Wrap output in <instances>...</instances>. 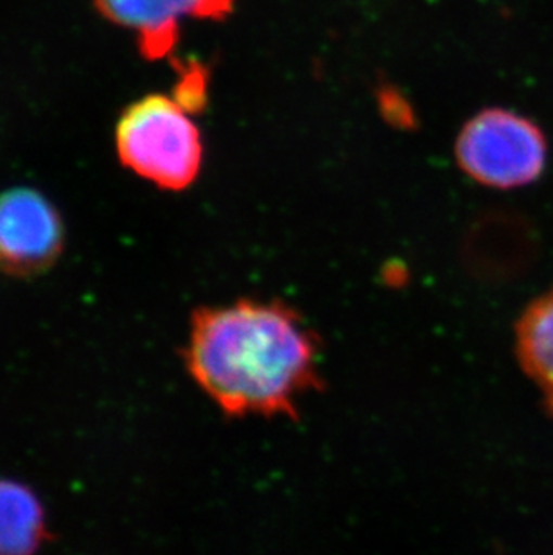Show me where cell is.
I'll return each mask as SVG.
<instances>
[{"instance_id": "obj_2", "label": "cell", "mask_w": 553, "mask_h": 555, "mask_svg": "<svg viewBox=\"0 0 553 555\" xmlns=\"http://www.w3.org/2000/svg\"><path fill=\"white\" fill-rule=\"evenodd\" d=\"M120 163L142 179L182 191L202 169V135L185 108L175 98L152 94L126 108L115 128Z\"/></svg>"}, {"instance_id": "obj_8", "label": "cell", "mask_w": 553, "mask_h": 555, "mask_svg": "<svg viewBox=\"0 0 553 555\" xmlns=\"http://www.w3.org/2000/svg\"><path fill=\"white\" fill-rule=\"evenodd\" d=\"M175 100L193 114L207 105V70L198 65L183 67L178 78Z\"/></svg>"}, {"instance_id": "obj_3", "label": "cell", "mask_w": 553, "mask_h": 555, "mask_svg": "<svg viewBox=\"0 0 553 555\" xmlns=\"http://www.w3.org/2000/svg\"><path fill=\"white\" fill-rule=\"evenodd\" d=\"M454 155L470 179L494 189H517L543 177L549 139L538 122L506 108H487L465 122Z\"/></svg>"}, {"instance_id": "obj_6", "label": "cell", "mask_w": 553, "mask_h": 555, "mask_svg": "<svg viewBox=\"0 0 553 555\" xmlns=\"http://www.w3.org/2000/svg\"><path fill=\"white\" fill-rule=\"evenodd\" d=\"M48 540L38 494L26 483L0 478V555H37Z\"/></svg>"}, {"instance_id": "obj_7", "label": "cell", "mask_w": 553, "mask_h": 555, "mask_svg": "<svg viewBox=\"0 0 553 555\" xmlns=\"http://www.w3.org/2000/svg\"><path fill=\"white\" fill-rule=\"evenodd\" d=\"M516 352L553 415V288L523 311L516 325Z\"/></svg>"}, {"instance_id": "obj_1", "label": "cell", "mask_w": 553, "mask_h": 555, "mask_svg": "<svg viewBox=\"0 0 553 555\" xmlns=\"http://www.w3.org/2000/svg\"><path fill=\"white\" fill-rule=\"evenodd\" d=\"M183 360L223 414H297L319 385L313 333L281 302L235 300L194 311Z\"/></svg>"}, {"instance_id": "obj_5", "label": "cell", "mask_w": 553, "mask_h": 555, "mask_svg": "<svg viewBox=\"0 0 553 555\" xmlns=\"http://www.w3.org/2000/svg\"><path fill=\"white\" fill-rule=\"evenodd\" d=\"M101 15L139 35L142 53L160 59L171 53L183 18L223 21L234 0H94Z\"/></svg>"}, {"instance_id": "obj_4", "label": "cell", "mask_w": 553, "mask_h": 555, "mask_svg": "<svg viewBox=\"0 0 553 555\" xmlns=\"http://www.w3.org/2000/svg\"><path fill=\"white\" fill-rule=\"evenodd\" d=\"M63 245L62 216L42 193L13 188L0 194V272L37 278L54 267Z\"/></svg>"}]
</instances>
